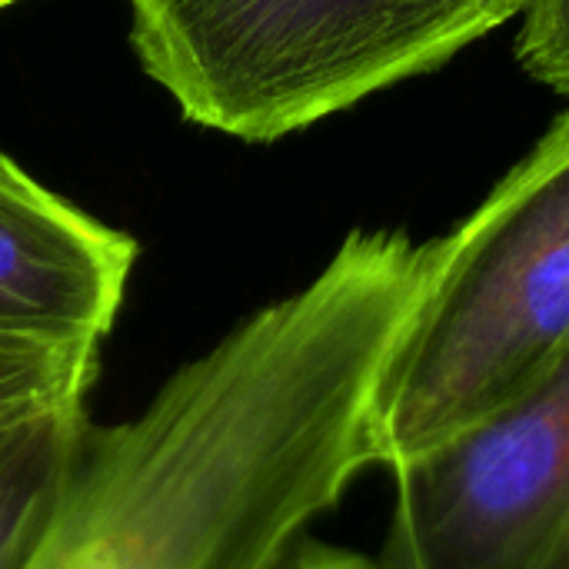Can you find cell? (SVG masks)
<instances>
[{
    "label": "cell",
    "mask_w": 569,
    "mask_h": 569,
    "mask_svg": "<svg viewBox=\"0 0 569 569\" xmlns=\"http://www.w3.org/2000/svg\"><path fill=\"white\" fill-rule=\"evenodd\" d=\"M430 243L353 230L300 290L177 367L130 417L87 423L17 569H277L380 470V410Z\"/></svg>",
    "instance_id": "obj_1"
},
{
    "label": "cell",
    "mask_w": 569,
    "mask_h": 569,
    "mask_svg": "<svg viewBox=\"0 0 569 569\" xmlns=\"http://www.w3.org/2000/svg\"><path fill=\"white\" fill-rule=\"evenodd\" d=\"M137 240L83 213L0 153V333L103 347Z\"/></svg>",
    "instance_id": "obj_5"
},
{
    "label": "cell",
    "mask_w": 569,
    "mask_h": 569,
    "mask_svg": "<svg viewBox=\"0 0 569 569\" xmlns=\"http://www.w3.org/2000/svg\"><path fill=\"white\" fill-rule=\"evenodd\" d=\"M530 0H127L130 43L180 113L273 143L450 63Z\"/></svg>",
    "instance_id": "obj_3"
},
{
    "label": "cell",
    "mask_w": 569,
    "mask_h": 569,
    "mask_svg": "<svg viewBox=\"0 0 569 569\" xmlns=\"http://www.w3.org/2000/svg\"><path fill=\"white\" fill-rule=\"evenodd\" d=\"M277 569H380V563L377 557L307 537L283 557V563Z\"/></svg>",
    "instance_id": "obj_9"
},
{
    "label": "cell",
    "mask_w": 569,
    "mask_h": 569,
    "mask_svg": "<svg viewBox=\"0 0 569 569\" xmlns=\"http://www.w3.org/2000/svg\"><path fill=\"white\" fill-rule=\"evenodd\" d=\"M569 350V110L447 237L380 410V470L533 390Z\"/></svg>",
    "instance_id": "obj_2"
},
{
    "label": "cell",
    "mask_w": 569,
    "mask_h": 569,
    "mask_svg": "<svg viewBox=\"0 0 569 569\" xmlns=\"http://www.w3.org/2000/svg\"><path fill=\"white\" fill-rule=\"evenodd\" d=\"M87 410L50 413L0 430V569H17L37 543L73 470Z\"/></svg>",
    "instance_id": "obj_6"
},
{
    "label": "cell",
    "mask_w": 569,
    "mask_h": 569,
    "mask_svg": "<svg viewBox=\"0 0 569 569\" xmlns=\"http://www.w3.org/2000/svg\"><path fill=\"white\" fill-rule=\"evenodd\" d=\"M13 3H20V0H0V10H7V7H13Z\"/></svg>",
    "instance_id": "obj_10"
},
{
    "label": "cell",
    "mask_w": 569,
    "mask_h": 569,
    "mask_svg": "<svg viewBox=\"0 0 569 569\" xmlns=\"http://www.w3.org/2000/svg\"><path fill=\"white\" fill-rule=\"evenodd\" d=\"M390 480L380 569H569V350L520 400Z\"/></svg>",
    "instance_id": "obj_4"
},
{
    "label": "cell",
    "mask_w": 569,
    "mask_h": 569,
    "mask_svg": "<svg viewBox=\"0 0 569 569\" xmlns=\"http://www.w3.org/2000/svg\"><path fill=\"white\" fill-rule=\"evenodd\" d=\"M517 57L537 83L569 97V0L527 3Z\"/></svg>",
    "instance_id": "obj_8"
},
{
    "label": "cell",
    "mask_w": 569,
    "mask_h": 569,
    "mask_svg": "<svg viewBox=\"0 0 569 569\" xmlns=\"http://www.w3.org/2000/svg\"><path fill=\"white\" fill-rule=\"evenodd\" d=\"M100 347L0 333V430L50 413L87 410Z\"/></svg>",
    "instance_id": "obj_7"
}]
</instances>
